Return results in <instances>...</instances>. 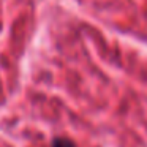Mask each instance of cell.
Wrapping results in <instances>:
<instances>
[{
  "mask_svg": "<svg viewBox=\"0 0 147 147\" xmlns=\"http://www.w3.org/2000/svg\"><path fill=\"white\" fill-rule=\"evenodd\" d=\"M52 147H76V144L70 139V138H63V136H57L52 139Z\"/></svg>",
  "mask_w": 147,
  "mask_h": 147,
  "instance_id": "1",
  "label": "cell"
}]
</instances>
